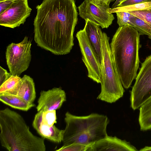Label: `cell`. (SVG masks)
I'll use <instances>...</instances> for the list:
<instances>
[{
  "label": "cell",
  "mask_w": 151,
  "mask_h": 151,
  "mask_svg": "<svg viewBox=\"0 0 151 151\" xmlns=\"http://www.w3.org/2000/svg\"><path fill=\"white\" fill-rule=\"evenodd\" d=\"M36 8L34 25L37 45L57 55L69 53L78 19L74 0H43Z\"/></svg>",
  "instance_id": "1"
},
{
  "label": "cell",
  "mask_w": 151,
  "mask_h": 151,
  "mask_svg": "<svg viewBox=\"0 0 151 151\" xmlns=\"http://www.w3.org/2000/svg\"><path fill=\"white\" fill-rule=\"evenodd\" d=\"M140 34L132 26L119 27L112 39L110 49L123 87L129 88L135 79L140 62Z\"/></svg>",
  "instance_id": "2"
},
{
  "label": "cell",
  "mask_w": 151,
  "mask_h": 151,
  "mask_svg": "<svg viewBox=\"0 0 151 151\" xmlns=\"http://www.w3.org/2000/svg\"><path fill=\"white\" fill-rule=\"evenodd\" d=\"M0 141L9 151H45L44 139L30 131L22 116L6 108L0 111Z\"/></svg>",
  "instance_id": "3"
},
{
  "label": "cell",
  "mask_w": 151,
  "mask_h": 151,
  "mask_svg": "<svg viewBox=\"0 0 151 151\" xmlns=\"http://www.w3.org/2000/svg\"><path fill=\"white\" fill-rule=\"evenodd\" d=\"M64 120L63 145L92 144L108 135L106 128L109 121L106 115L92 113L77 116L67 111Z\"/></svg>",
  "instance_id": "4"
},
{
  "label": "cell",
  "mask_w": 151,
  "mask_h": 151,
  "mask_svg": "<svg viewBox=\"0 0 151 151\" xmlns=\"http://www.w3.org/2000/svg\"><path fill=\"white\" fill-rule=\"evenodd\" d=\"M109 40L106 34L102 32L101 35V90L97 99L112 103L122 97L125 91L111 52Z\"/></svg>",
  "instance_id": "5"
},
{
  "label": "cell",
  "mask_w": 151,
  "mask_h": 151,
  "mask_svg": "<svg viewBox=\"0 0 151 151\" xmlns=\"http://www.w3.org/2000/svg\"><path fill=\"white\" fill-rule=\"evenodd\" d=\"M130 92V106L133 110L151 97V55L141 63Z\"/></svg>",
  "instance_id": "6"
},
{
  "label": "cell",
  "mask_w": 151,
  "mask_h": 151,
  "mask_svg": "<svg viewBox=\"0 0 151 151\" xmlns=\"http://www.w3.org/2000/svg\"><path fill=\"white\" fill-rule=\"evenodd\" d=\"M31 41L26 36L18 43H12L7 47L6 57L12 75L19 76L28 68L31 61Z\"/></svg>",
  "instance_id": "7"
},
{
  "label": "cell",
  "mask_w": 151,
  "mask_h": 151,
  "mask_svg": "<svg viewBox=\"0 0 151 151\" xmlns=\"http://www.w3.org/2000/svg\"><path fill=\"white\" fill-rule=\"evenodd\" d=\"M76 37L78 41L82 53V60L87 69L88 76L96 83H101V63L90 44L83 29L78 31Z\"/></svg>",
  "instance_id": "8"
},
{
  "label": "cell",
  "mask_w": 151,
  "mask_h": 151,
  "mask_svg": "<svg viewBox=\"0 0 151 151\" xmlns=\"http://www.w3.org/2000/svg\"><path fill=\"white\" fill-rule=\"evenodd\" d=\"M109 6L96 4L90 0H85L78 7L80 16L85 20L88 19L100 26L107 28L112 24L114 17L108 12Z\"/></svg>",
  "instance_id": "9"
},
{
  "label": "cell",
  "mask_w": 151,
  "mask_h": 151,
  "mask_svg": "<svg viewBox=\"0 0 151 151\" xmlns=\"http://www.w3.org/2000/svg\"><path fill=\"white\" fill-rule=\"evenodd\" d=\"M31 11L28 0L14 1L8 9L0 14V25L12 28L19 27L24 23Z\"/></svg>",
  "instance_id": "10"
},
{
  "label": "cell",
  "mask_w": 151,
  "mask_h": 151,
  "mask_svg": "<svg viewBox=\"0 0 151 151\" xmlns=\"http://www.w3.org/2000/svg\"><path fill=\"white\" fill-rule=\"evenodd\" d=\"M40 94L36 107L38 112L59 109L66 100L65 91L60 88L42 91Z\"/></svg>",
  "instance_id": "11"
},
{
  "label": "cell",
  "mask_w": 151,
  "mask_h": 151,
  "mask_svg": "<svg viewBox=\"0 0 151 151\" xmlns=\"http://www.w3.org/2000/svg\"><path fill=\"white\" fill-rule=\"evenodd\" d=\"M138 150L129 142L122 140L116 136L107 135L93 143L88 151Z\"/></svg>",
  "instance_id": "12"
},
{
  "label": "cell",
  "mask_w": 151,
  "mask_h": 151,
  "mask_svg": "<svg viewBox=\"0 0 151 151\" xmlns=\"http://www.w3.org/2000/svg\"><path fill=\"white\" fill-rule=\"evenodd\" d=\"M32 125L42 137L57 143L63 141L64 130L59 129L55 125L49 127L43 124L38 112L35 116Z\"/></svg>",
  "instance_id": "13"
},
{
  "label": "cell",
  "mask_w": 151,
  "mask_h": 151,
  "mask_svg": "<svg viewBox=\"0 0 151 151\" xmlns=\"http://www.w3.org/2000/svg\"><path fill=\"white\" fill-rule=\"evenodd\" d=\"M84 30L90 44L101 64L102 58L101 35L102 32L100 26L88 19L85 20Z\"/></svg>",
  "instance_id": "14"
},
{
  "label": "cell",
  "mask_w": 151,
  "mask_h": 151,
  "mask_svg": "<svg viewBox=\"0 0 151 151\" xmlns=\"http://www.w3.org/2000/svg\"><path fill=\"white\" fill-rule=\"evenodd\" d=\"M22 79V82L16 95L30 104H33L36 98L33 79L27 75H24Z\"/></svg>",
  "instance_id": "15"
},
{
  "label": "cell",
  "mask_w": 151,
  "mask_h": 151,
  "mask_svg": "<svg viewBox=\"0 0 151 151\" xmlns=\"http://www.w3.org/2000/svg\"><path fill=\"white\" fill-rule=\"evenodd\" d=\"M0 100L11 107L24 111L35 106L34 103L30 104L19 96L13 95L0 94Z\"/></svg>",
  "instance_id": "16"
},
{
  "label": "cell",
  "mask_w": 151,
  "mask_h": 151,
  "mask_svg": "<svg viewBox=\"0 0 151 151\" xmlns=\"http://www.w3.org/2000/svg\"><path fill=\"white\" fill-rule=\"evenodd\" d=\"M139 111L138 121L140 130L151 129V97L141 106Z\"/></svg>",
  "instance_id": "17"
},
{
  "label": "cell",
  "mask_w": 151,
  "mask_h": 151,
  "mask_svg": "<svg viewBox=\"0 0 151 151\" xmlns=\"http://www.w3.org/2000/svg\"><path fill=\"white\" fill-rule=\"evenodd\" d=\"M22 82L19 76L12 75L0 87V94L16 95Z\"/></svg>",
  "instance_id": "18"
},
{
  "label": "cell",
  "mask_w": 151,
  "mask_h": 151,
  "mask_svg": "<svg viewBox=\"0 0 151 151\" xmlns=\"http://www.w3.org/2000/svg\"><path fill=\"white\" fill-rule=\"evenodd\" d=\"M151 8V1L133 4L128 6H118L115 8H110L108 12L110 13L119 12H129L145 10Z\"/></svg>",
  "instance_id": "19"
},
{
  "label": "cell",
  "mask_w": 151,
  "mask_h": 151,
  "mask_svg": "<svg viewBox=\"0 0 151 151\" xmlns=\"http://www.w3.org/2000/svg\"><path fill=\"white\" fill-rule=\"evenodd\" d=\"M136 29L140 35H151V27L146 22L133 15L128 23Z\"/></svg>",
  "instance_id": "20"
},
{
  "label": "cell",
  "mask_w": 151,
  "mask_h": 151,
  "mask_svg": "<svg viewBox=\"0 0 151 151\" xmlns=\"http://www.w3.org/2000/svg\"><path fill=\"white\" fill-rule=\"evenodd\" d=\"M41 120L44 124L51 127L57 122L56 110L38 111Z\"/></svg>",
  "instance_id": "21"
},
{
  "label": "cell",
  "mask_w": 151,
  "mask_h": 151,
  "mask_svg": "<svg viewBox=\"0 0 151 151\" xmlns=\"http://www.w3.org/2000/svg\"><path fill=\"white\" fill-rule=\"evenodd\" d=\"M85 145L79 143L72 144L62 147L57 151H88L92 144Z\"/></svg>",
  "instance_id": "22"
},
{
  "label": "cell",
  "mask_w": 151,
  "mask_h": 151,
  "mask_svg": "<svg viewBox=\"0 0 151 151\" xmlns=\"http://www.w3.org/2000/svg\"><path fill=\"white\" fill-rule=\"evenodd\" d=\"M128 12L145 21L151 27V8L148 10Z\"/></svg>",
  "instance_id": "23"
},
{
  "label": "cell",
  "mask_w": 151,
  "mask_h": 151,
  "mask_svg": "<svg viewBox=\"0 0 151 151\" xmlns=\"http://www.w3.org/2000/svg\"><path fill=\"white\" fill-rule=\"evenodd\" d=\"M116 13L117 18V23L119 27L128 25L131 18L133 16L128 12H119Z\"/></svg>",
  "instance_id": "24"
},
{
  "label": "cell",
  "mask_w": 151,
  "mask_h": 151,
  "mask_svg": "<svg viewBox=\"0 0 151 151\" xmlns=\"http://www.w3.org/2000/svg\"><path fill=\"white\" fill-rule=\"evenodd\" d=\"M10 73H8L1 66L0 67V85H1L5 81L12 76Z\"/></svg>",
  "instance_id": "25"
},
{
  "label": "cell",
  "mask_w": 151,
  "mask_h": 151,
  "mask_svg": "<svg viewBox=\"0 0 151 151\" xmlns=\"http://www.w3.org/2000/svg\"><path fill=\"white\" fill-rule=\"evenodd\" d=\"M151 1V0H124L121 2L117 7L122 6Z\"/></svg>",
  "instance_id": "26"
},
{
  "label": "cell",
  "mask_w": 151,
  "mask_h": 151,
  "mask_svg": "<svg viewBox=\"0 0 151 151\" xmlns=\"http://www.w3.org/2000/svg\"><path fill=\"white\" fill-rule=\"evenodd\" d=\"M14 1L11 0H4L0 1V14L8 9Z\"/></svg>",
  "instance_id": "27"
},
{
  "label": "cell",
  "mask_w": 151,
  "mask_h": 151,
  "mask_svg": "<svg viewBox=\"0 0 151 151\" xmlns=\"http://www.w3.org/2000/svg\"><path fill=\"white\" fill-rule=\"evenodd\" d=\"M93 2L99 5L105 6H109V4L111 2L115 0H90Z\"/></svg>",
  "instance_id": "28"
},
{
  "label": "cell",
  "mask_w": 151,
  "mask_h": 151,
  "mask_svg": "<svg viewBox=\"0 0 151 151\" xmlns=\"http://www.w3.org/2000/svg\"><path fill=\"white\" fill-rule=\"evenodd\" d=\"M124 0H116L115 2L112 6V8H115L117 7L119 3Z\"/></svg>",
  "instance_id": "29"
},
{
  "label": "cell",
  "mask_w": 151,
  "mask_h": 151,
  "mask_svg": "<svg viewBox=\"0 0 151 151\" xmlns=\"http://www.w3.org/2000/svg\"><path fill=\"white\" fill-rule=\"evenodd\" d=\"M139 150L140 151H151V146H145L141 149Z\"/></svg>",
  "instance_id": "30"
},
{
  "label": "cell",
  "mask_w": 151,
  "mask_h": 151,
  "mask_svg": "<svg viewBox=\"0 0 151 151\" xmlns=\"http://www.w3.org/2000/svg\"><path fill=\"white\" fill-rule=\"evenodd\" d=\"M148 38L151 40V35L148 36Z\"/></svg>",
  "instance_id": "31"
},
{
  "label": "cell",
  "mask_w": 151,
  "mask_h": 151,
  "mask_svg": "<svg viewBox=\"0 0 151 151\" xmlns=\"http://www.w3.org/2000/svg\"><path fill=\"white\" fill-rule=\"evenodd\" d=\"M4 0H0V1H4Z\"/></svg>",
  "instance_id": "32"
},
{
  "label": "cell",
  "mask_w": 151,
  "mask_h": 151,
  "mask_svg": "<svg viewBox=\"0 0 151 151\" xmlns=\"http://www.w3.org/2000/svg\"><path fill=\"white\" fill-rule=\"evenodd\" d=\"M12 0V1H15V0Z\"/></svg>",
  "instance_id": "33"
}]
</instances>
